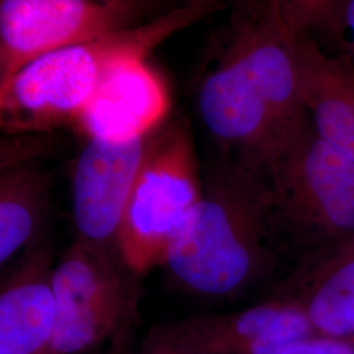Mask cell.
<instances>
[{
    "mask_svg": "<svg viewBox=\"0 0 354 354\" xmlns=\"http://www.w3.org/2000/svg\"><path fill=\"white\" fill-rule=\"evenodd\" d=\"M281 243L263 167L225 156L165 259L171 276L206 299H235L273 273Z\"/></svg>",
    "mask_w": 354,
    "mask_h": 354,
    "instance_id": "6da1fadb",
    "label": "cell"
},
{
    "mask_svg": "<svg viewBox=\"0 0 354 354\" xmlns=\"http://www.w3.org/2000/svg\"><path fill=\"white\" fill-rule=\"evenodd\" d=\"M218 0H190L152 21L130 26L42 55L0 83V125L7 136L41 134L73 124L104 76L127 59L147 58L167 38L203 19Z\"/></svg>",
    "mask_w": 354,
    "mask_h": 354,
    "instance_id": "7a4b0ae2",
    "label": "cell"
},
{
    "mask_svg": "<svg viewBox=\"0 0 354 354\" xmlns=\"http://www.w3.org/2000/svg\"><path fill=\"white\" fill-rule=\"evenodd\" d=\"M261 167L283 243L310 254L353 241L354 162L317 134L306 112Z\"/></svg>",
    "mask_w": 354,
    "mask_h": 354,
    "instance_id": "3957f363",
    "label": "cell"
},
{
    "mask_svg": "<svg viewBox=\"0 0 354 354\" xmlns=\"http://www.w3.org/2000/svg\"><path fill=\"white\" fill-rule=\"evenodd\" d=\"M203 194V177L189 125L165 124L153 133L131 190L117 252L133 274L165 266L178 231Z\"/></svg>",
    "mask_w": 354,
    "mask_h": 354,
    "instance_id": "277c9868",
    "label": "cell"
},
{
    "mask_svg": "<svg viewBox=\"0 0 354 354\" xmlns=\"http://www.w3.org/2000/svg\"><path fill=\"white\" fill-rule=\"evenodd\" d=\"M118 253L76 239L53 270L55 327L46 354H87L138 320Z\"/></svg>",
    "mask_w": 354,
    "mask_h": 354,
    "instance_id": "5b68a950",
    "label": "cell"
},
{
    "mask_svg": "<svg viewBox=\"0 0 354 354\" xmlns=\"http://www.w3.org/2000/svg\"><path fill=\"white\" fill-rule=\"evenodd\" d=\"M100 0H0V83L53 51L131 26Z\"/></svg>",
    "mask_w": 354,
    "mask_h": 354,
    "instance_id": "8992f818",
    "label": "cell"
},
{
    "mask_svg": "<svg viewBox=\"0 0 354 354\" xmlns=\"http://www.w3.org/2000/svg\"><path fill=\"white\" fill-rule=\"evenodd\" d=\"M152 136L130 140H87L76 158L71 178L79 241L117 252L122 218Z\"/></svg>",
    "mask_w": 354,
    "mask_h": 354,
    "instance_id": "52a82bcc",
    "label": "cell"
},
{
    "mask_svg": "<svg viewBox=\"0 0 354 354\" xmlns=\"http://www.w3.org/2000/svg\"><path fill=\"white\" fill-rule=\"evenodd\" d=\"M197 109L225 156L251 165L261 167L286 130L230 46L203 77L197 91Z\"/></svg>",
    "mask_w": 354,
    "mask_h": 354,
    "instance_id": "ba28073f",
    "label": "cell"
},
{
    "mask_svg": "<svg viewBox=\"0 0 354 354\" xmlns=\"http://www.w3.org/2000/svg\"><path fill=\"white\" fill-rule=\"evenodd\" d=\"M159 328L201 354H281L292 342L317 335L304 311L279 297L241 311L181 319Z\"/></svg>",
    "mask_w": 354,
    "mask_h": 354,
    "instance_id": "9c48e42d",
    "label": "cell"
},
{
    "mask_svg": "<svg viewBox=\"0 0 354 354\" xmlns=\"http://www.w3.org/2000/svg\"><path fill=\"white\" fill-rule=\"evenodd\" d=\"M168 109L162 77L145 58H133L106 73L74 125L87 140H136L163 127Z\"/></svg>",
    "mask_w": 354,
    "mask_h": 354,
    "instance_id": "30bf717a",
    "label": "cell"
},
{
    "mask_svg": "<svg viewBox=\"0 0 354 354\" xmlns=\"http://www.w3.org/2000/svg\"><path fill=\"white\" fill-rule=\"evenodd\" d=\"M53 254L46 244L26 248L0 291V354H46L55 327Z\"/></svg>",
    "mask_w": 354,
    "mask_h": 354,
    "instance_id": "8fae6325",
    "label": "cell"
},
{
    "mask_svg": "<svg viewBox=\"0 0 354 354\" xmlns=\"http://www.w3.org/2000/svg\"><path fill=\"white\" fill-rule=\"evenodd\" d=\"M277 295L297 304L319 336L353 342L354 239L304 254Z\"/></svg>",
    "mask_w": 354,
    "mask_h": 354,
    "instance_id": "7c38bea8",
    "label": "cell"
},
{
    "mask_svg": "<svg viewBox=\"0 0 354 354\" xmlns=\"http://www.w3.org/2000/svg\"><path fill=\"white\" fill-rule=\"evenodd\" d=\"M294 46L306 113L317 134L354 162V99L345 64L308 35L294 33Z\"/></svg>",
    "mask_w": 354,
    "mask_h": 354,
    "instance_id": "4fadbf2b",
    "label": "cell"
},
{
    "mask_svg": "<svg viewBox=\"0 0 354 354\" xmlns=\"http://www.w3.org/2000/svg\"><path fill=\"white\" fill-rule=\"evenodd\" d=\"M50 178L32 163L0 169V264L36 243L50 201Z\"/></svg>",
    "mask_w": 354,
    "mask_h": 354,
    "instance_id": "5bb4252c",
    "label": "cell"
},
{
    "mask_svg": "<svg viewBox=\"0 0 354 354\" xmlns=\"http://www.w3.org/2000/svg\"><path fill=\"white\" fill-rule=\"evenodd\" d=\"M273 17L294 33L339 38L344 0H264Z\"/></svg>",
    "mask_w": 354,
    "mask_h": 354,
    "instance_id": "9a60e30c",
    "label": "cell"
},
{
    "mask_svg": "<svg viewBox=\"0 0 354 354\" xmlns=\"http://www.w3.org/2000/svg\"><path fill=\"white\" fill-rule=\"evenodd\" d=\"M281 354H354V342L314 335L292 342Z\"/></svg>",
    "mask_w": 354,
    "mask_h": 354,
    "instance_id": "2e32d148",
    "label": "cell"
},
{
    "mask_svg": "<svg viewBox=\"0 0 354 354\" xmlns=\"http://www.w3.org/2000/svg\"><path fill=\"white\" fill-rule=\"evenodd\" d=\"M143 348L152 354H201L184 342L171 337L159 327L151 328L143 342Z\"/></svg>",
    "mask_w": 354,
    "mask_h": 354,
    "instance_id": "e0dca14e",
    "label": "cell"
},
{
    "mask_svg": "<svg viewBox=\"0 0 354 354\" xmlns=\"http://www.w3.org/2000/svg\"><path fill=\"white\" fill-rule=\"evenodd\" d=\"M339 41L345 39L349 48V55L345 57L354 64V0H344Z\"/></svg>",
    "mask_w": 354,
    "mask_h": 354,
    "instance_id": "ac0fdd59",
    "label": "cell"
},
{
    "mask_svg": "<svg viewBox=\"0 0 354 354\" xmlns=\"http://www.w3.org/2000/svg\"><path fill=\"white\" fill-rule=\"evenodd\" d=\"M137 323H133L122 329L117 336L105 345L100 354H133V342L136 336Z\"/></svg>",
    "mask_w": 354,
    "mask_h": 354,
    "instance_id": "d6986e66",
    "label": "cell"
},
{
    "mask_svg": "<svg viewBox=\"0 0 354 354\" xmlns=\"http://www.w3.org/2000/svg\"><path fill=\"white\" fill-rule=\"evenodd\" d=\"M105 4H109L114 8L127 13L130 16H136L137 11L140 10V4L143 0H100Z\"/></svg>",
    "mask_w": 354,
    "mask_h": 354,
    "instance_id": "ffe728a7",
    "label": "cell"
},
{
    "mask_svg": "<svg viewBox=\"0 0 354 354\" xmlns=\"http://www.w3.org/2000/svg\"><path fill=\"white\" fill-rule=\"evenodd\" d=\"M342 59L344 64H345V68H346L348 80H349V86H351V91H352L354 99V64L351 61H348L345 57H342Z\"/></svg>",
    "mask_w": 354,
    "mask_h": 354,
    "instance_id": "44dd1931",
    "label": "cell"
},
{
    "mask_svg": "<svg viewBox=\"0 0 354 354\" xmlns=\"http://www.w3.org/2000/svg\"><path fill=\"white\" fill-rule=\"evenodd\" d=\"M133 354H152L151 352H150V351H147V349H145V348H143V349H142V352H140V353H133Z\"/></svg>",
    "mask_w": 354,
    "mask_h": 354,
    "instance_id": "7402d4cb",
    "label": "cell"
},
{
    "mask_svg": "<svg viewBox=\"0 0 354 354\" xmlns=\"http://www.w3.org/2000/svg\"><path fill=\"white\" fill-rule=\"evenodd\" d=\"M353 342H354V340H353Z\"/></svg>",
    "mask_w": 354,
    "mask_h": 354,
    "instance_id": "603a6c76",
    "label": "cell"
}]
</instances>
